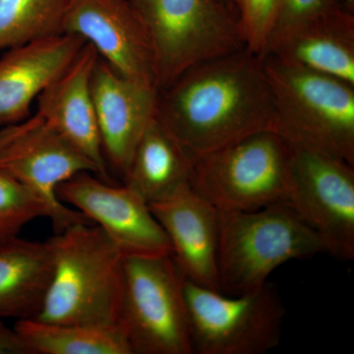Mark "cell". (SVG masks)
Returning <instances> with one entry per match:
<instances>
[{
  "label": "cell",
  "instance_id": "cell-24",
  "mask_svg": "<svg viewBox=\"0 0 354 354\" xmlns=\"http://www.w3.org/2000/svg\"><path fill=\"white\" fill-rule=\"evenodd\" d=\"M337 3V0H278L264 55L279 39Z\"/></svg>",
  "mask_w": 354,
  "mask_h": 354
},
{
  "label": "cell",
  "instance_id": "cell-5",
  "mask_svg": "<svg viewBox=\"0 0 354 354\" xmlns=\"http://www.w3.org/2000/svg\"><path fill=\"white\" fill-rule=\"evenodd\" d=\"M145 28L158 91L195 65L244 48L236 13L223 0H128Z\"/></svg>",
  "mask_w": 354,
  "mask_h": 354
},
{
  "label": "cell",
  "instance_id": "cell-8",
  "mask_svg": "<svg viewBox=\"0 0 354 354\" xmlns=\"http://www.w3.org/2000/svg\"><path fill=\"white\" fill-rule=\"evenodd\" d=\"M193 353L265 354L279 346L286 310L271 283L228 295L185 279Z\"/></svg>",
  "mask_w": 354,
  "mask_h": 354
},
{
  "label": "cell",
  "instance_id": "cell-4",
  "mask_svg": "<svg viewBox=\"0 0 354 354\" xmlns=\"http://www.w3.org/2000/svg\"><path fill=\"white\" fill-rule=\"evenodd\" d=\"M218 281L228 295L259 290L279 266L325 252L288 200L254 211H218Z\"/></svg>",
  "mask_w": 354,
  "mask_h": 354
},
{
  "label": "cell",
  "instance_id": "cell-23",
  "mask_svg": "<svg viewBox=\"0 0 354 354\" xmlns=\"http://www.w3.org/2000/svg\"><path fill=\"white\" fill-rule=\"evenodd\" d=\"M278 0H235L234 8L244 48L263 57Z\"/></svg>",
  "mask_w": 354,
  "mask_h": 354
},
{
  "label": "cell",
  "instance_id": "cell-6",
  "mask_svg": "<svg viewBox=\"0 0 354 354\" xmlns=\"http://www.w3.org/2000/svg\"><path fill=\"white\" fill-rule=\"evenodd\" d=\"M291 146L276 132L249 135L192 160V189L218 211H254L288 200Z\"/></svg>",
  "mask_w": 354,
  "mask_h": 354
},
{
  "label": "cell",
  "instance_id": "cell-3",
  "mask_svg": "<svg viewBox=\"0 0 354 354\" xmlns=\"http://www.w3.org/2000/svg\"><path fill=\"white\" fill-rule=\"evenodd\" d=\"M263 64L274 97L272 131L354 167V85L274 55Z\"/></svg>",
  "mask_w": 354,
  "mask_h": 354
},
{
  "label": "cell",
  "instance_id": "cell-19",
  "mask_svg": "<svg viewBox=\"0 0 354 354\" xmlns=\"http://www.w3.org/2000/svg\"><path fill=\"white\" fill-rule=\"evenodd\" d=\"M191 169L189 156L155 118L140 139L123 179L152 204L189 183Z\"/></svg>",
  "mask_w": 354,
  "mask_h": 354
},
{
  "label": "cell",
  "instance_id": "cell-13",
  "mask_svg": "<svg viewBox=\"0 0 354 354\" xmlns=\"http://www.w3.org/2000/svg\"><path fill=\"white\" fill-rule=\"evenodd\" d=\"M91 85L106 165L123 177L140 139L156 118L158 88L120 75L100 57Z\"/></svg>",
  "mask_w": 354,
  "mask_h": 354
},
{
  "label": "cell",
  "instance_id": "cell-20",
  "mask_svg": "<svg viewBox=\"0 0 354 354\" xmlns=\"http://www.w3.org/2000/svg\"><path fill=\"white\" fill-rule=\"evenodd\" d=\"M14 330L29 354H133L118 324L80 325L18 320Z\"/></svg>",
  "mask_w": 354,
  "mask_h": 354
},
{
  "label": "cell",
  "instance_id": "cell-9",
  "mask_svg": "<svg viewBox=\"0 0 354 354\" xmlns=\"http://www.w3.org/2000/svg\"><path fill=\"white\" fill-rule=\"evenodd\" d=\"M288 201L322 242L325 252L354 259V167L291 146Z\"/></svg>",
  "mask_w": 354,
  "mask_h": 354
},
{
  "label": "cell",
  "instance_id": "cell-11",
  "mask_svg": "<svg viewBox=\"0 0 354 354\" xmlns=\"http://www.w3.org/2000/svg\"><path fill=\"white\" fill-rule=\"evenodd\" d=\"M0 169L44 203L55 234L81 221H90L60 201V184L97 167L43 120L0 151Z\"/></svg>",
  "mask_w": 354,
  "mask_h": 354
},
{
  "label": "cell",
  "instance_id": "cell-2",
  "mask_svg": "<svg viewBox=\"0 0 354 354\" xmlns=\"http://www.w3.org/2000/svg\"><path fill=\"white\" fill-rule=\"evenodd\" d=\"M53 268L36 320L51 324L114 325L120 315L124 256L91 221L48 239Z\"/></svg>",
  "mask_w": 354,
  "mask_h": 354
},
{
  "label": "cell",
  "instance_id": "cell-28",
  "mask_svg": "<svg viewBox=\"0 0 354 354\" xmlns=\"http://www.w3.org/2000/svg\"><path fill=\"white\" fill-rule=\"evenodd\" d=\"M223 1H225V3L228 4V6L232 7V8L234 9V10L235 11V8H234L235 0H223ZM235 13H236V12H235Z\"/></svg>",
  "mask_w": 354,
  "mask_h": 354
},
{
  "label": "cell",
  "instance_id": "cell-7",
  "mask_svg": "<svg viewBox=\"0 0 354 354\" xmlns=\"http://www.w3.org/2000/svg\"><path fill=\"white\" fill-rule=\"evenodd\" d=\"M185 277L171 254L124 257L118 324L133 354H192Z\"/></svg>",
  "mask_w": 354,
  "mask_h": 354
},
{
  "label": "cell",
  "instance_id": "cell-12",
  "mask_svg": "<svg viewBox=\"0 0 354 354\" xmlns=\"http://www.w3.org/2000/svg\"><path fill=\"white\" fill-rule=\"evenodd\" d=\"M62 32L92 46L120 75L157 88L152 44L128 0H71Z\"/></svg>",
  "mask_w": 354,
  "mask_h": 354
},
{
  "label": "cell",
  "instance_id": "cell-1",
  "mask_svg": "<svg viewBox=\"0 0 354 354\" xmlns=\"http://www.w3.org/2000/svg\"><path fill=\"white\" fill-rule=\"evenodd\" d=\"M156 120L192 160L272 131L274 97L263 57L242 48L186 70L158 91Z\"/></svg>",
  "mask_w": 354,
  "mask_h": 354
},
{
  "label": "cell",
  "instance_id": "cell-22",
  "mask_svg": "<svg viewBox=\"0 0 354 354\" xmlns=\"http://www.w3.org/2000/svg\"><path fill=\"white\" fill-rule=\"evenodd\" d=\"M48 218L44 203L0 169V241L17 236L30 221Z\"/></svg>",
  "mask_w": 354,
  "mask_h": 354
},
{
  "label": "cell",
  "instance_id": "cell-27",
  "mask_svg": "<svg viewBox=\"0 0 354 354\" xmlns=\"http://www.w3.org/2000/svg\"><path fill=\"white\" fill-rule=\"evenodd\" d=\"M337 1L344 9L354 13V0H337Z\"/></svg>",
  "mask_w": 354,
  "mask_h": 354
},
{
  "label": "cell",
  "instance_id": "cell-25",
  "mask_svg": "<svg viewBox=\"0 0 354 354\" xmlns=\"http://www.w3.org/2000/svg\"><path fill=\"white\" fill-rule=\"evenodd\" d=\"M0 354H29L16 330L0 321Z\"/></svg>",
  "mask_w": 354,
  "mask_h": 354
},
{
  "label": "cell",
  "instance_id": "cell-21",
  "mask_svg": "<svg viewBox=\"0 0 354 354\" xmlns=\"http://www.w3.org/2000/svg\"><path fill=\"white\" fill-rule=\"evenodd\" d=\"M71 0H0V53L64 34Z\"/></svg>",
  "mask_w": 354,
  "mask_h": 354
},
{
  "label": "cell",
  "instance_id": "cell-10",
  "mask_svg": "<svg viewBox=\"0 0 354 354\" xmlns=\"http://www.w3.org/2000/svg\"><path fill=\"white\" fill-rule=\"evenodd\" d=\"M57 196L101 228L124 257L171 254L148 203L125 184L113 185L83 171L60 184Z\"/></svg>",
  "mask_w": 354,
  "mask_h": 354
},
{
  "label": "cell",
  "instance_id": "cell-16",
  "mask_svg": "<svg viewBox=\"0 0 354 354\" xmlns=\"http://www.w3.org/2000/svg\"><path fill=\"white\" fill-rule=\"evenodd\" d=\"M85 41L59 34L6 50L0 57V128L30 118L39 95L73 62Z\"/></svg>",
  "mask_w": 354,
  "mask_h": 354
},
{
  "label": "cell",
  "instance_id": "cell-26",
  "mask_svg": "<svg viewBox=\"0 0 354 354\" xmlns=\"http://www.w3.org/2000/svg\"><path fill=\"white\" fill-rule=\"evenodd\" d=\"M41 120V116L39 114L35 113L30 116L28 120L18 123V124L0 128V151L6 148L7 145H9L13 140H15L20 135H22L23 133L27 131L28 129L37 124Z\"/></svg>",
  "mask_w": 354,
  "mask_h": 354
},
{
  "label": "cell",
  "instance_id": "cell-18",
  "mask_svg": "<svg viewBox=\"0 0 354 354\" xmlns=\"http://www.w3.org/2000/svg\"><path fill=\"white\" fill-rule=\"evenodd\" d=\"M50 242L13 236L0 241V320L34 319L53 274Z\"/></svg>",
  "mask_w": 354,
  "mask_h": 354
},
{
  "label": "cell",
  "instance_id": "cell-14",
  "mask_svg": "<svg viewBox=\"0 0 354 354\" xmlns=\"http://www.w3.org/2000/svg\"><path fill=\"white\" fill-rule=\"evenodd\" d=\"M149 206L171 242L172 258L185 279L221 291L218 209L189 183Z\"/></svg>",
  "mask_w": 354,
  "mask_h": 354
},
{
  "label": "cell",
  "instance_id": "cell-15",
  "mask_svg": "<svg viewBox=\"0 0 354 354\" xmlns=\"http://www.w3.org/2000/svg\"><path fill=\"white\" fill-rule=\"evenodd\" d=\"M97 59L95 48L84 44L69 66L37 97L36 113L92 162L101 178L109 181L91 85Z\"/></svg>",
  "mask_w": 354,
  "mask_h": 354
},
{
  "label": "cell",
  "instance_id": "cell-17",
  "mask_svg": "<svg viewBox=\"0 0 354 354\" xmlns=\"http://www.w3.org/2000/svg\"><path fill=\"white\" fill-rule=\"evenodd\" d=\"M265 55L354 85V13L335 4L279 39Z\"/></svg>",
  "mask_w": 354,
  "mask_h": 354
}]
</instances>
